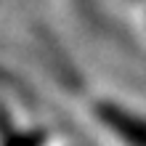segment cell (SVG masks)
Listing matches in <instances>:
<instances>
[{
  "instance_id": "cell-1",
  "label": "cell",
  "mask_w": 146,
  "mask_h": 146,
  "mask_svg": "<svg viewBox=\"0 0 146 146\" xmlns=\"http://www.w3.org/2000/svg\"><path fill=\"white\" fill-rule=\"evenodd\" d=\"M98 114L119 138H125L133 146H146V122L143 119H138L135 114H130V111L119 109L114 104H98Z\"/></svg>"
}]
</instances>
